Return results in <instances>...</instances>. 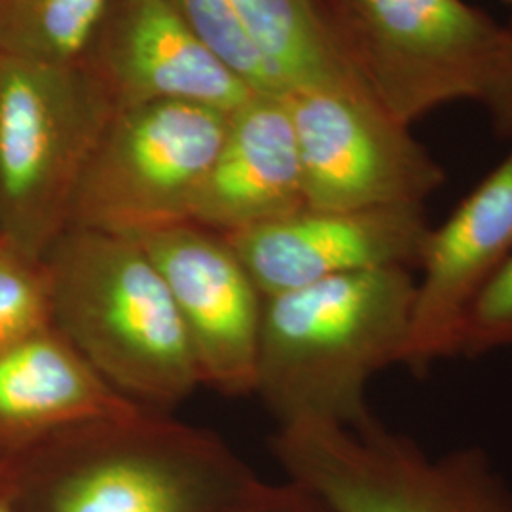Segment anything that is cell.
Here are the masks:
<instances>
[{"label":"cell","mask_w":512,"mask_h":512,"mask_svg":"<svg viewBox=\"0 0 512 512\" xmlns=\"http://www.w3.org/2000/svg\"><path fill=\"white\" fill-rule=\"evenodd\" d=\"M232 512H329L302 486L291 484L285 490H253L245 507Z\"/></svg>","instance_id":"cell-20"},{"label":"cell","mask_w":512,"mask_h":512,"mask_svg":"<svg viewBox=\"0 0 512 512\" xmlns=\"http://www.w3.org/2000/svg\"><path fill=\"white\" fill-rule=\"evenodd\" d=\"M143 406L112 389L54 329L0 353V433L55 439Z\"/></svg>","instance_id":"cell-14"},{"label":"cell","mask_w":512,"mask_h":512,"mask_svg":"<svg viewBox=\"0 0 512 512\" xmlns=\"http://www.w3.org/2000/svg\"><path fill=\"white\" fill-rule=\"evenodd\" d=\"M228 4L285 95L321 88L370 93L319 0H228Z\"/></svg>","instance_id":"cell-15"},{"label":"cell","mask_w":512,"mask_h":512,"mask_svg":"<svg viewBox=\"0 0 512 512\" xmlns=\"http://www.w3.org/2000/svg\"><path fill=\"white\" fill-rule=\"evenodd\" d=\"M431 226L423 205L302 209L224 238L264 298L338 275L418 270Z\"/></svg>","instance_id":"cell-10"},{"label":"cell","mask_w":512,"mask_h":512,"mask_svg":"<svg viewBox=\"0 0 512 512\" xmlns=\"http://www.w3.org/2000/svg\"><path fill=\"white\" fill-rule=\"evenodd\" d=\"M338 2L355 73L404 126L450 101H484L511 52L512 27L463 0Z\"/></svg>","instance_id":"cell-5"},{"label":"cell","mask_w":512,"mask_h":512,"mask_svg":"<svg viewBox=\"0 0 512 512\" xmlns=\"http://www.w3.org/2000/svg\"><path fill=\"white\" fill-rule=\"evenodd\" d=\"M71 65L0 54V205L21 253L67 228L78 179L105 133Z\"/></svg>","instance_id":"cell-6"},{"label":"cell","mask_w":512,"mask_h":512,"mask_svg":"<svg viewBox=\"0 0 512 512\" xmlns=\"http://www.w3.org/2000/svg\"><path fill=\"white\" fill-rule=\"evenodd\" d=\"M482 103L490 109L497 133L512 137V48L492 90Z\"/></svg>","instance_id":"cell-21"},{"label":"cell","mask_w":512,"mask_h":512,"mask_svg":"<svg viewBox=\"0 0 512 512\" xmlns=\"http://www.w3.org/2000/svg\"><path fill=\"white\" fill-rule=\"evenodd\" d=\"M48 329L52 321L42 270L0 251V353Z\"/></svg>","instance_id":"cell-18"},{"label":"cell","mask_w":512,"mask_h":512,"mask_svg":"<svg viewBox=\"0 0 512 512\" xmlns=\"http://www.w3.org/2000/svg\"><path fill=\"white\" fill-rule=\"evenodd\" d=\"M131 238L164 277L202 385L228 397L253 395L266 298L228 239L192 220Z\"/></svg>","instance_id":"cell-9"},{"label":"cell","mask_w":512,"mask_h":512,"mask_svg":"<svg viewBox=\"0 0 512 512\" xmlns=\"http://www.w3.org/2000/svg\"><path fill=\"white\" fill-rule=\"evenodd\" d=\"M48 446L57 471L46 512H215L249 492L217 435L167 412L92 421Z\"/></svg>","instance_id":"cell-3"},{"label":"cell","mask_w":512,"mask_h":512,"mask_svg":"<svg viewBox=\"0 0 512 512\" xmlns=\"http://www.w3.org/2000/svg\"><path fill=\"white\" fill-rule=\"evenodd\" d=\"M109 0H0V54L71 65Z\"/></svg>","instance_id":"cell-16"},{"label":"cell","mask_w":512,"mask_h":512,"mask_svg":"<svg viewBox=\"0 0 512 512\" xmlns=\"http://www.w3.org/2000/svg\"><path fill=\"white\" fill-rule=\"evenodd\" d=\"M308 209L423 205L444 169L376 99L353 90L285 95Z\"/></svg>","instance_id":"cell-8"},{"label":"cell","mask_w":512,"mask_h":512,"mask_svg":"<svg viewBox=\"0 0 512 512\" xmlns=\"http://www.w3.org/2000/svg\"><path fill=\"white\" fill-rule=\"evenodd\" d=\"M302 209V167L285 95L256 93L230 114L190 220L228 236Z\"/></svg>","instance_id":"cell-12"},{"label":"cell","mask_w":512,"mask_h":512,"mask_svg":"<svg viewBox=\"0 0 512 512\" xmlns=\"http://www.w3.org/2000/svg\"><path fill=\"white\" fill-rule=\"evenodd\" d=\"M501 2H503V4H505V6H507V8L512 12V0H501Z\"/></svg>","instance_id":"cell-23"},{"label":"cell","mask_w":512,"mask_h":512,"mask_svg":"<svg viewBox=\"0 0 512 512\" xmlns=\"http://www.w3.org/2000/svg\"><path fill=\"white\" fill-rule=\"evenodd\" d=\"M42 274L52 329L122 397L169 414L202 385L164 277L137 239L67 226Z\"/></svg>","instance_id":"cell-2"},{"label":"cell","mask_w":512,"mask_h":512,"mask_svg":"<svg viewBox=\"0 0 512 512\" xmlns=\"http://www.w3.org/2000/svg\"><path fill=\"white\" fill-rule=\"evenodd\" d=\"M512 346V255L478 293L459 330L458 355Z\"/></svg>","instance_id":"cell-19"},{"label":"cell","mask_w":512,"mask_h":512,"mask_svg":"<svg viewBox=\"0 0 512 512\" xmlns=\"http://www.w3.org/2000/svg\"><path fill=\"white\" fill-rule=\"evenodd\" d=\"M272 448L329 512H512V488L482 448L433 456L378 418L279 425Z\"/></svg>","instance_id":"cell-4"},{"label":"cell","mask_w":512,"mask_h":512,"mask_svg":"<svg viewBox=\"0 0 512 512\" xmlns=\"http://www.w3.org/2000/svg\"><path fill=\"white\" fill-rule=\"evenodd\" d=\"M230 114L186 101L137 103L84 165L67 226L137 236L190 220Z\"/></svg>","instance_id":"cell-7"},{"label":"cell","mask_w":512,"mask_h":512,"mask_svg":"<svg viewBox=\"0 0 512 512\" xmlns=\"http://www.w3.org/2000/svg\"><path fill=\"white\" fill-rule=\"evenodd\" d=\"M512 255V152L431 228L421 251L403 365L423 374L458 355L459 330L478 293Z\"/></svg>","instance_id":"cell-11"},{"label":"cell","mask_w":512,"mask_h":512,"mask_svg":"<svg viewBox=\"0 0 512 512\" xmlns=\"http://www.w3.org/2000/svg\"><path fill=\"white\" fill-rule=\"evenodd\" d=\"M110 61L137 103L186 101L234 112L256 95L165 0H124Z\"/></svg>","instance_id":"cell-13"},{"label":"cell","mask_w":512,"mask_h":512,"mask_svg":"<svg viewBox=\"0 0 512 512\" xmlns=\"http://www.w3.org/2000/svg\"><path fill=\"white\" fill-rule=\"evenodd\" d=\"M0 512H14V511H12V509H10V507H8V505H6V503H4V501H0Z\"/></svg>","instance_id":"cell-22"},{"label":"cell","mask_w":512,"mask_h":512,"mask_svg":"<svg viewBox=\"0 0 512 512\" xmlns=\"http://www.w3.org/2000/svg\"><path fill=\"white\" fill-rule=\"evenodd\" d=\"M220 61L260 95H285L228 0H165Z\"/></svg>","instance_id":"cell-17"},{"label":"cell","mask_w":512,"mask_h":512,"mask_svg":"<svg viewBox=\"0 0 512 512\" xmlns=\"http://www.w3.org/2000/svg\"><path fill=\"white\" fill-rule=\"evenodd\" d=\"M414 294L412 270L384 268L266 298L255 393L277 427L374 420L366 384L403 365Z\"/></svg>","instance_id":"cell-1"}]
</instances>
